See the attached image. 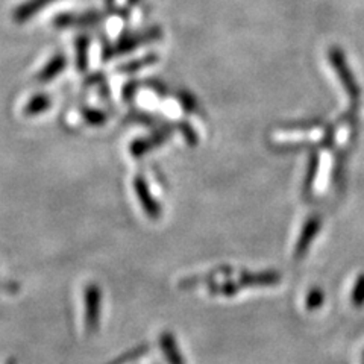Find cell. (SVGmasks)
I'll use <instances>...</instances> for the list:
<instances>
[{
    "instance_id": "cell-1",
    "label": "cell",
    "mask_w": 364,
    "mask_h": 364,
    "mask_svg": "<svg viewBox=\"0 0 364 364\" xmlns=\"http://www.w3.org/2000/svg\"><path fill=\"white\" fill-rule=\"evenodd\" d=\"M161 36H163V31L159 26H152L149 29H144L140 32L123 33L116 43L104 44V49H102V61L108 63L114 58H117V56L128 55L141 48V46L158 41L161 38Z\"/></svg>"
},
{
    "instance_id": "cell-2",
    "label": "cell",
    "mask_w": 364,
    "mask_h": 364,
    "mask_svg": "<svg viewBox=\"0 0 364 364\" xmlns=\"http://www.w3.org/2000/svg\"><path fill=\"white\" fill-rule=\"evenodd\" d=\"M84 309H85V331L87 334H95L99 331L100 316H102V290L97 284L91 282L84 290Z\"/></svg>"
},
{
    "instance_id": "cell-3",
    "label": "cell",
    "mask_w": 364,
    "mask_h": 364,
    "mask_svg": "<svg viewBox=\"0 0 364 364\" xmlns=\"http://www.w3.org/2000/svg\"><path fill=\"white\" fill-rule=\"evenodd\" d=\"M105 20V14L99 11H88V13L75 14L63 13L53 18L55 29H73V28H93Z\"/></svg>"
},
{
    "instance_id": "cell-4",
    "label": "cell",
    "mask_w": 364,
    "mask_h": 364,
    "mask_svg": "<svg viewBox=\"0 0 364 364\" xmlns=\"http://www.w3.org/2000/svg\"><path fill=\"white\" fill-rule=\"evenodd\" d=\"M168 136H172V128L170 127H163L159 128L156 132H154L149 136H143V139H136L129 144V154L134 158H141L152 152L156 147L164 144Z\"/></svg>"
},
{
    "instance_id": "cell-5",
    "label": "cell",
    "mask_w": 364,
    "mask_h": 364,
    "mask_svg": "<svg viewBox=\"0 0 364 364\" xmlns=\"http://www.w3.org/2000/svg\"><path fill=\"white\" fill-rule=\"evenodd\" d=\"M134 190H135L136 199H139L143 211L147 215H149V219L151 220H159V218H161V214H163L161 205H159V202L152 196V191H151L149 186H147L146 179L141 175L135 176Z\"/></svg>"
},
{
    "instance_id": "cell-6",
    "label": "cell",
    "mask_w": 364,
    "mask_h": 364,
    "mask_svg": "<svg viewBox=\"0 0 364 364\" xmlns=\"http://www.w3.org/2000/svg\"><path fill=\"white\" fill-rule=\"evenodd\" d=\"M329 56H331V63H333V65L336 68L338 77L341 79V82H343L348 93L352 97H357L358 96V87H357V82H355L354 76L349 73V68H348V64H346V60H345L343 53H341L337 49H333L331 53H329Z\"/></svg>"
},
{
    "instance_id": "cell-7",
    "label": "cell",
    "mask_w": 364,
    "mask_h": 364,
    "mask_svg": "<svg viewBox=\"0 0 364 364\" xmlns=\"http://www.w3.org/2000/svg\"><path fill=\"white\" fill-rule=\"evenodd\" d=\"M56 0H26L25 4H21L20 6L16 8L13 18L18 25L21 23H26L31 18H33L36 16H38L44 8H48L49 5L55 4Z\"/></svg>"
},
{
    "instance_id": "cell-8",
    "label": "cell",
    "mask_w": 364,
    "mask_h": 364,
    "mask_svg": "<svg viewBox=\"0 0 364 364\" xmlns=\"http://www.w3.org/2000/svg\"><path fill=\"white\" fill-rule=\"evenodd\" d=\"M67 67V56L65 53H56L55 56H52V58L48 61V64H46L40 73L37 75V81L40 84H46V82H50L53 81V79L58 77Z\"/></svg>"
},
{
    "instance_id": "cell-9",
    "label": "cell",
    "mask_w": 364,
    "mask_h": 364,
    "mask_svg": "<svg viewBox=\"0 0 364 364\" xmlns=\"http://www.w3.org/2000/svg\"><path fill=\"white\" fill-rule=\"evenodd\" d=\"M281 281V275L277 272H258V273H242L240 286L243 287H266L275 286Z\"/></svg>"
},
{
    "instance_id": "cell-10",
    "label": "cell",
    "mask_w": 364,
    "mask_h": 364,
    "mask_svg": "<svg viewBox=\"0 0 364 364\" xmlns=\"http://www.w3.org/2000/svg\"><path fill=\"white\" fill-rule=\"evenodd\" d=\"M318 230H321V218L314 215V218H311L304 226V231L299 237L298 245H296V257H304V254L309 250L311 242L314 240V237L318 234Z\"/></svg>"
},
{
    "instance_id": "cell-11",
    "label": "cell",
    "mask_w": 364,
    "mask_h": 364,
    "mask_svg": "<svg viewBox=\"0 0 364 364\" xmlns=\"http://www.w3.org/2000/svg\"><path fill=\"white\" fill-rule=\"evenodd\" d=\"M159 345H161L164 357L168 361V364H186V360L182 357L176 343V338L172 333H163L161 337H159Z\"/></svg>"
},
{
    "instance_id": "cell-12",
    "label": "cell",
    "mask_w": 364,
    "mask_h": 364,
    "mask_svg": "<svg viewBox=\"0 0 364 364\" xmlns=\"http://www.w3.org/2000/svg\"><path fill=\"white\" fill-rule=\"evenodd\" d=\"M52 107V97L46 93H37L33 95L28 104L23 108V114L26 117H37L44 114L46 111H49V108Z\"/></svg>"
},
{
    "instance_id": "cell-13",
    "label": "cell",
    "mask_w": 364,
    "mask_h": 364,
    "mask_svg": "<svg viewBox=\"0 0 364 364\" xmlns=\"http://www.w3.org/2000/svg\"><path fill=\"white\" fill-rule=\"evenodd\" d=\"M90 44L91 40L85 33L77 36L75 40V48H76V68L77 72L85 73L88 70L90 64Z\"/></svg>"
},
{
    "instance_id": "cell-14",
    "label": "cell",
    "mask_w": 364,
    "mask_h": 364,
    "mask_svg": "<svg viewBox=\"0 0 364 364\" xmlns=\"http://www.w3.org/2000/svg\"><path fill=\"white\" fill-rule=\"evenodd\" d=\"M159 58L156 53H146L144 56H141V58H136V60H132V61H128V63L119 65L117 72L120 75H134L135 72H140L146 67H151V65L156 64Z\"/></svg>"
},
{
    "instance_id": "cell-15",
    "label": "cell",
    "mask_w": 364,
    "mask_h": 364,
    "mask_svg": "<svg viewBox=\"0 0 364 364\" xmlns=\"http://www.w3.org/2000/svg\"><path fill=\"white\" fill-rule=\"evenodd\" d=\"M81 117L87 124H90V127L93 128L104 127V124H107L108 122L107 112H104L99 108H91V107H85L81 109Z\"/></svg>"
},
{
    "instance_id": "cell-16",
    "label": "cell",
    "mask_w": 364,
    "mask_h": 364,
    "mask_svg": "<svg viewBox=\"0 0 364 364\" xmlns=\"http://www.w3.org/2000/svg\"><path fill=\"white\" fill-rule=\"evenodd\" d=\"M240 289V284H235L231 279H226L225 282H213L210 286L211 294H220V296H232Z\"/></svg>"
},
{
    "instance_id": "cell-17",
    "label": "cell",
    "mask_w": 364,
    "mask_h": 364,
    "mask_svg": "<svg viewBox=\"0 0 364 364\" xmlns=\"http://www.w3.org/2000/svg\"><path fill=\"white\" fill-rule=\"evenodd\" d=\"M127 122L139 123V124H143V127H149V128L156 124V119L144 111H131L127 116Z\"/></svg>"
},
{
    "instance_id": "cell-18",
    "label": "cell",
    "mask_w": 364,
    "mask_h": 364,
    "mask_svg": "<svg viewBox=\"0 0 364 364\" xmlns=\"http://www.w3.org/2000/svg\"><path fill=\"white\" fill-rule=\"evenodd\" d=\"M323 301H325V293L322 291V289L318 287L311 289L310 293L306 294V309L310 311L318 310L323 305Z\"/></svg>"
},
{
    "instance_id": "cell-19",
    "label": "cell",
    "mask_w": 364,
    "mask_h": 364,
    "mask_svg": "<svg viewBox=\"0 0 364 364\" xmlns=\"http://www.w3.org/2000/svg\"><path fill=\"white\" fill-rule=\"evenodd\" d=\"M350 302L355 306V309H361V306H364V275L358 277L355 286H354V290H352Z\"/></svg>"
},
{
    "instance_id": "cell-20",
    "label": "cell",
    "mask_w": 364,
    "mask_h": 364,
    "mask_svg": "<svg viewBox=\"0 0 364 364\" xmlns=\"http://www.w3.org/2000/svg\"><path fill=\"white\" fill-rule=\"evenodd\" d=\"M141 82L140 81H135V79H132V81L127 82L122 90V99L123 102H127V104H132L136 93H139V90L141 88Z\"/></svg>"
},
{
    "instance_id": "cell-21",
    "label": "cell",
    "mask_w": 364,
    "mask_h": 364,
    "mask_svg": "<svg viewBox=\"0 0 364 364\" xmlns=\"http://www.w3.org/2000/svg\"><path fill=\"white\" fill-rule=\"evenodd\" d=\"M147 350H149V346L141 345L139 348H135L134 350H129L127 355H123V357H119L117 360H114L111 364H128V363H131L134 360H139L140 357H143Z\"/></svg>"
},
{
    "instance_id": "cell-22",
    "label": "cell",
    "mask_w": 364,
    "mask_h": 364,
    "mask_svg": "<svg viewBox=\"0 0 364 364\" xmlns=\"http://www.w3.org/2000/svg\"><path fill=\"white\" fill-rule=\"evenodd\" d=\"M105 82H107V77H105L104 72H95V73H91L90 76L85 77L84 85H87V87L97 85V87H100L102 84H105Z\"/></svg>"
},
{
    "instance_id": "cell-23",
    "label": "cell",
    "mask_w": 364,
    "mask_h": 364,
    "mask_svg": "<svg viewBox=\"0 0 364 364\" xmlns=\"http://www.w3.org/2000/svg\"><path fill=\"white\" fill-rule=\"evenodd\" d=\"M179 102H181V105L184 107V109H186L187 112L196 111V100L193 99L190 95L181 93V95H179Z\"/></svg>"
},
{
    "instance_id": "cell-24",
    "label": "cell",
    "mask_w": 364,
    "mask_h": 364,
    "mask_svg": "<svg viewBox=\"0 0 364 364\" xmlns=\"http://www.w3.org/2000/svg\"><path fill=\"white\" fill-rule=\"evenodd\" d=\"M181 131H182V134H184L187 143H190V144H196L198 143V135H196L195 129H193L188 123H182L181 124Z\"/></svg>"
},
{
    "instance_id": "cell-25",
    "label": "cell",
    "mask_w": 364,
    "mask_h": 364,
    "mask_svg": "<svg viewBox=\"0 0 364 364\" xmlns=\"http://www.w3.org/2000/svg\"><path fill=\"white\" fill-rule=\"evenodd\" d=\"M143 84H144V87L154 90L155 93H158V95H161V96H164V95H166V88H164V85H163L161 82L155 81V79H147V81H144Z\"/></svg>"
},
{
    "instance_id": "cell-26",
    "label": "cell",
    "mask_w": 364,
    "mask_h": 364,
    "mask_svg": "<svg viewBox=\"0 0 364 364\" xmlns=\"http://www.w3.org/2000/svg\"><path fill=\"white\" fill-rule=\"evenodd\" d=\"M0 289H4L8 293H17L18 291V286L14 282H4L0 281Z\"/></svg>"
},
{
    "instance_id": "cell-27",
    "label": "cell",
    "mask_w": 364,
    "mask_h": 364,
    "mask_svg": "<svg viewBox=\"0 0 364 364\" xmlns=\"http://www.w3.org/2000/svg\"><path fill=\"white\" fill-rule=\"evenodd\" d=\"M139 2H140V0H128V8L136 6V5H139Z\"/></svg>"
},
{
    "instance_id": "cell-28",
    "label": "cell",
    "mask_w": 364,
    "mask_h": 364,
    "mask_svg": "<svg viewBox=\"0 0 364 364\" xmlns=\"http://www.w3.org/2000/svg\"><path fill=\"white\" fill-rule=\"evenodd\" d=\"M6 364H17V361H16V358H9Z\"/></svg>"
},
{
    "instance_id": "cell-29",
    "label": "cell",
    "mask_w": 364,
    "mask_h": 364,
    "mask_svg": "<svg viewBox=\"0 0 364 364\" xmlns=\"http://www.w3.org/2000/svg\"><path fill=\"white\" fill-rule=\"evenodd\" d=\"M363 360H364V355H363Z\"/></svg>"
}]
</instances>
